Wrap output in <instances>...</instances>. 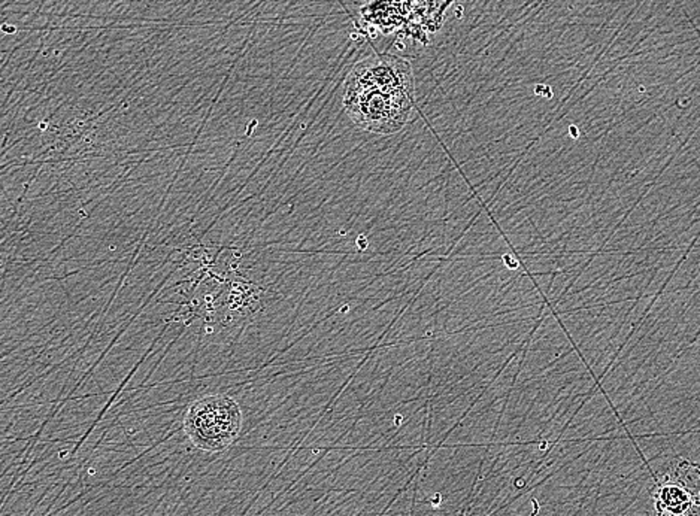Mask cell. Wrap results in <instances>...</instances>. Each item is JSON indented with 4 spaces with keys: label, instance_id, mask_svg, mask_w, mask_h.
Returning a JSON list of instances; mask_svg holds the SVG:
<instances>
[{
    "label": "cell",
    "instance_id": "obj_1",
    "mask_svg": "<svg viewBox=\"0 0 700 516\" xmlns=\"http://www.w3.org/2000/svg\"><path fill=\"white\" fill-rule=\"evenodd\" d=\"M242 409L229 395H205L188 404L184 433L204 453H224L242 431Z\"/></svg>",
    "mask_w": 700,
    "mask_h": 516
},
{
    "label": "cell",
    "instance_id": "obj_3",
    "mask_svg": "<svg viewBox=\"0 0 700 516\" xmlns=\"http://www.w3.org/2000/svg\"><path fill=\"white\" fill-rule=\"evenodd\" d=\"M345 87H380L416 95V78L409 61L398 55L378 54L354 64Z\"/></svg>",
    "mask_w": 700,
    "mask_h": 516
},
{
    "label": "cell",
    "instance_id": "obj_2",
    "mask_svg": "<svg viewBox=\"0 0 700 516\" xmlns=\"http://www.w3.org/2000/svg\"><path fill=\"white\" fill-rule=\"evenodd\" d=\"M416 95L387 88H345L344 108L349 119L364 132L390 136L403 130L414 112Z\"/></svg>",
    "mask_w": 700,
    "mask_h": 516
},
{
    "label": "cell",
    "instance_id": "obj_4",
    "mask_svg": "<svg viewBox=\"0 0 700 516\" xmlns=\"http://www.w3.org/2000/svg\"><path fill=\"white\" fill-rule=\"evenodd\" d=\"M263 308V290L235 270L229 275L221 296L217 327H233L255 317Z\"/></svg>",
    "mask_w": 700,
    "mask_h": 516
}]
</instances>
